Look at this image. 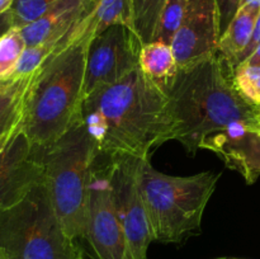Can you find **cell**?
Listing matches in <instances>:
<instances>
[{
  "label": "cell",
  "mask_w": 260,
  "mask_h": 259,
  "mask_svg": "<svg viewBox=\"0 0 260 259\" xmlns=\"http://www.w3.org/2000/svg\"><path fill=\"white\" fill-rule=\"evenodd\" d=\"M218 53L178 70L165 93L175 122L173 140L189 154L212 151L251 184L260 175V106L236 89Z\"/></svg>",
  "instance_id": "6da1fadb"
},
{
  "label": "cell",
  "mask_w": 260,
  "mask_h": 259,
  "mask_svg": "<svg viewBox=\"0 0 260 259\" xmlns=\"http://www.w3.org/2000/svg\"><path fill=\"white\" fill-rule=\"evenodd\" d=\"M81 119L104 156L149 159L152 149L172 141L175 130L168 94L140 68L88 94Z\"/></svg>",
  "instance_id": "7a4b0ae2"
},
{
  "label": "cell",
  "mask_w": 260,
  "mask_h": 259,
  "mask_svg": "<svg viewBox=\"0 0 260 259\" xmlns=\"http://www.w3.org/2000/svg\"><path fill=\"white\" fill-rule=\"evenodd\" d=\"M89 42L73 43L38 69L22 121L36 149H47L81 119Z\"/></svg>",
  "instance_id": "3957f363"
},
{
  "label": "cell",
  "mask_w": 260,
  "mask_h": 259,
  "mask_svg": "<svg viewBox=\"0 0 260 259\" xmlns=\"http://www.w3.org/2000/svg\"><path fill=\"white\" fill-rule=\"evenodd\" d=\"M220 177L221 173L213 172L189 177L167 175L157 172L149 159H145L140 187L152 240L180 243L198 230Z\"/></svg>",
  "instance_id": "277c9868"
},
{
  "label": "cell",
  "mask_w": 260,
  "mask_h": 259,
  "mask_svg": "<svg viewBox=\"0 0 260 259\" xmlns=\"http://www.w3.org/2000/svg\"><path fill=\"white\" fill-rule=\"evenodd\" d=\"M98 156L83 119L42 150L43 184L63 230L74 240L84 238L88 185Z\"/></svg>",
  "instance_id": "5b68a950"
},
{
  "label": "cell",
  "mask_w": 260,
  "mask_h": 259,
  "mask_svg": "<svg viewBox=\"0 0 260 259\" xmlns=\"http://www.w3.org/2000/svg\"><path fill=\"white\" fill-rule=\"evenodd\" d=\"M0 250L8 259H80L63 230L43 180L23 200L0 210Z\"/></svg>",
  "instance_id": "8992f818"
},
{
  "label": "cell",
  "mask_w": 260,
  "mask_h": 259,
  "mask_svg": "<svg viewBox=\"0 0 260 259\" xmlns=\"http://www.w3.org/2000/svg\"><path fill=\"white\" fill-rule=\"evenodd\" d=\"M107 157L117 215L123 229L124 259H147V248L154 240L140 187V174L145 159L129 155Z\"/></svg>",
  "instance_id": "52a82bcc"
},
{
  "label": "cell",
  "mask_w": 260,
  "mask_h": 259,
  "mask_svg": "<svg viewBox=\"0 0 260 259\" xmlns=\"http://www.w3.org/2000/svg\"><path fill=\"white\" fill-rule=\"evenodd\" d=\"M84 238L98 259H124L126 244L114 203L108 157L103 164L99 163V156L96 157L91 169Z\"/></svg>",
  "instance_id": "ba28073f"
},
{
  "label": "cell",
  "mask_w": 260,
  "mask_h": 259,
  "mask_svg": "<svg viewBox=\"0 0 260 259\" xmlns=\"http://www.w3.org/2000/svg\"><path fill=\"white\" fill-rule=\"evenodd\" d=\"M141 47L136 33L121 24L112 25L91 38L86 51L84 98L99 86L117 83L139 68Z\"/></svg>",
  "instance_id": "9c48e42d"
},
{
  "label": "cell",
  "mask_w": 260,
  "mask_h": 259,
  "mask_svg": "<svg viewBox=\"0 0 260 259\" xmlns=\"http://www.w3.org/2000/svg\"><path fill=\"white\" fill-rule=\"evenodd\" d=\"M42 180V150L33 146L20 123L0 140V210L19 202Z\"/></svg>",
  "instance_id": "30bf717a"
},
{
  "label": "cell",
  "mask_w": 260,
  "mask_h": 259,
  "mask_svg": "<svg viewBox=\"0 0 260 259\" xmlns=\"http://www.w3.org/2000/svg\"><path fill=\"white\" fill-rule=\"evenodd\" d=\"M220 37L217 0H188L182 25L172 42L178 68H187L216 55Z\"/></svg>",
  "instance_id": "8fae6325"
},
{
  "label": "cell",
  "mask_w": 260,
  "mask_h": 259,
  "mask_svg": "<svg viewBox=\"0 0 260 259\" xmlns=\"http://www.w3.org/2000/svg\"><path fill=\"white\" fill-rule=\"evenodd\" d=\"M93 0H60L38 19L19 28L27 47L50 42L56 52L69 47L68 33L90 9ZM53 53V55H55Z\"/></svg>",
  "instance_id": "7c38bea8"
},
{
  "label": "cell",
  "mask_w": 260,
  "mask_h": 259,
  "mask_svg": "<svg viewBox=\"0 0 260 259\" xmlns=\"http://www.w3.org/2000/svg\"><path fill=\"white\" fill-rule=\"evenodd\" d=\"M117 24L135 32L132 0H93L90 9L74 25V42L91 41L93 37Z\"/></svg>",
  "instance_id": "4fadbf2b"
},
{
  "label": "cell",
  "mask_w": 260,
  "mask_h": 259,
  "mask_svg": "<svg viewBox=\"0 0 260 259\" xmlns=\"http://www.w3.org/2000/svg\"><path fill=\"white\" fill-rule=\"evenodd\" d=\"M37 71L15 76L12 83L0 91V140L22 123L25 104Z\"/></svg>",
  "instance_id": "5bb4252c"
},
{
  "label": "cell",
  "mask_w": 260,
  "mask_h": 259,
  "mask_svg": "<svg viewBox=\"0 0 260 259\" xmlns=\"http://www.w3.org/2000/svg\"><path fill=\"white\" fill-rule=\"evenodd\" d=\"M139 68L164 91H167L179 70L172 45L161 41L142 45Z\"/></svg>",
  "instance_id": "9a60e30c"
},
{
  "label": "cell",
  "mask_w": 260,
  "mask_h": 259,
  "mask_svg": "<svg viewBox=\"0 0 260 259\" xmlns=\"http://www.w3.org/2000/svg\"><path fill=\"white\" fill-rule=\"evenodd\" d=\"M260 10L255 8L246 5L240 7L229 27L221 35L217 53L229 63L233 62L234 58L248 46Z\"/></svg>",
  "instance_id": "2e32d148"
},
{
  "label": "cell",
  "mask_w": 260,
  "mask_h": 259,
  "mask_svg": "<svg viewBox=\"0 0 260 259\" xmlns=\"http://www.w3.org/2000/svg\"><path fill=\"white\" fill-rule=\"evenodd\" d=\"M167 0H132L135 33L142 45L152 42Z\"/></svg>",
  "instance_id": "e0dca14e"
},
{
  "label": "cell",
  "mask_w": 260,
  "mask_h": 259,
  "mask_svg": "<svg viewBox=\"0 0 260 259\" xmlns=\"http://www.w3.org/2000/svg\"><path fill=\"white\" fill-rule=\"evenodd\" d=\"M25 48L19 28L12 27L0 36V80L15 78L18 63Z\"/></svg>",
  "instance_id": "ac0fdd59"
},
{
  "label": "cell",
  "mask_w": 260,
  "mask_h": 259,
  "mask_svg": "<svg viewBox=\"0 0 260 259\" xmlns=\"http://www.w3.org/2000/svg\"><path fill=\"white\" fill-rule=\"evenodd\" d=\"M187 2L188 0H167L165 2L154 41H161L168 45H172L175 35L182 25L185 9H187Z\"/></svg>",
  "instance_id": "d6986e66"
},
{
  "label": "cell",
  "mask_w": 260,
  "mask_h": 259,
  "mask_svg": "<svg viewBox=\"0 0 260 259\" xmlns=\"http://www.w3.org/2000/svg\"><path fill=\"white\" fill-rule=\"evenodd\" d=\"M60 0H14L9 10L12 27L23 28L45 14Z\"/></svg>",
  "instance_id": "ffe728a7"
},
{
  "label": "cell",
  "mask_w": 260,
  "mask_h": 259,
  "mask_svg": "<svg viewBox=\"0 0 260 259\" xmlns=\"http://www.w3.org/2000/svg\"><path fill=\"white\" fill-rule=\"evenodd\" d=\"M233 80L246 101L260 106V66L240 63L234 69Z\"/></svg>",
  "instance_id": "44dd1931"
},
{
  "label": "cell",
  "mask_w": 260,
  "mask_h": 259,
  "mask_svg": "<svg viewBox=\"0 0 260 259\" xmlns=\"http://www.w3.org/2000/svg\"><path fill=\"white\" fill-rule=\"evenodd\" d=\"M241 0H217L220 13V32L222 35L240 8Z\"/></svg>",
  "instance_id": "7402d4cb"
},
{
  "label": "cell",
  "mask_w": 260,
  "mask_h": 259,
  "mask_svg": "<svg viewBox=\"0 0 260 259\" xmlns=\"http://www.w3.org/2000/svg\"><path fill=\"white\" fill-rule=\"evenodd\" d=\"M259 45H260V13H259L258 18H256L255 25H254L253 33H251V37H250V41H249L248 46L244 48L243 52L239 53V55L234 58L233 62L230 63L231 68L235 69L236 66H239L240 63H243L244 61H245L246 58H248L249 56H250L251 53L256 50V47H258Z\"/></svg>",
  "instance_id": "603a6c76"
},
{
  "label": "cell",
  "mask_w": 260,
  "mask_h": 259,
  "mask_svg": "<svg viewBox=\"0 0 260 259\" xmlns=\"http://www.w3.org/2000/svg\"><path fill=\"white\" fill-rule=\"evenodd\" d=\"M9 28H12V20H10L9 12L0 15V36L4 35Z\"/></svg>",
  "instance_id": "cb8c5ba5"
},
{
  "label": "cell",
  "mask_w": 260,
  "mask_h": 259,
  "mask_svg": "<svg viewBox=\"0 0 260 259\" xmlns=\"http://www.w3.org/2000/svg\"><path fill=\"white\" fill-rule=\"evenodd\" d=\"M243 63H246V65L251 66H260V45L256 47V50L244 61Z\"/></svg>",
  "instance_id": "d4e9b609"
},
{
  "label": "cell",
  "mask_w": 260,
  "mask_h": 259,
  "mask_svg": "<svg viewBox=\"0 0 260 259\" xmlns=\"http://www.w3.org/2000/svg\"><path fill=\"white\" fill-rule=\"evenodd\" d=\"M13 3L14 0H0V15L9 12L13 7Z\"/></svg>",
  "instance_id": "484cf974"
},
{
  "label": "cell",
  "mask_w": 260,
  "mask_h": 259,
  "mask_svg": "<svg viewBox=\"0 0 260 259\" xmlns=\"http://www.w3.org/2000/svg\"><path fill=\"white\" fill-rule=\"evenodd\" d=\"M251 7V8H255V9L260 10V0H241L240 3V7Z\"/></svg>",
  "instance_id": "4316f807"
},
{
  "label": "cell",
  "mask_w": 260,
  "mask_h": 259,
  "mask_svg": "<svg viewBox=\"0 0 260 259\" xmlns=\"http://www.w3.org/2000/svg\"><path fill=\"white\" fill-rule=\"evenodd\" d=\"M13 79H14V78H13ZM13 79H10V80H0V91L4 90V89L7 88V86L9 85L10 83H12Z\"/></svg>",
  "instance_id": "83f0119b"
},
{
  "label": "cell",
  "mask_w": 260,
  "mask_h": 259,
  "mask_svg": "<svg viewBox=\"0 0 260 259\" xmlns=\"http://www.w3.org/2000/svg\"><path fill=\"white\" fill-rule=\"evenodd\" d=\"M0 259H8V258H7V256H5V254H4V253H3V251H2V250H0Z\"/></svg>",
  "instance_id": "f1b7e54d"
},
{
  "label": "cell",
  "mask_w": 260,
  "mask_h": 259,
  "mask_svg": "<svg viewBox=\"0 0 260 259\" xmlns=\"http://www.w3.org/2000/svg\"><path fill=\"white\" fill-rule=\"evenodd\" d=\"M80 259H83V258H80Z\"/></svg>",
  "instance_id": "f546056e"
}]
</instances>
